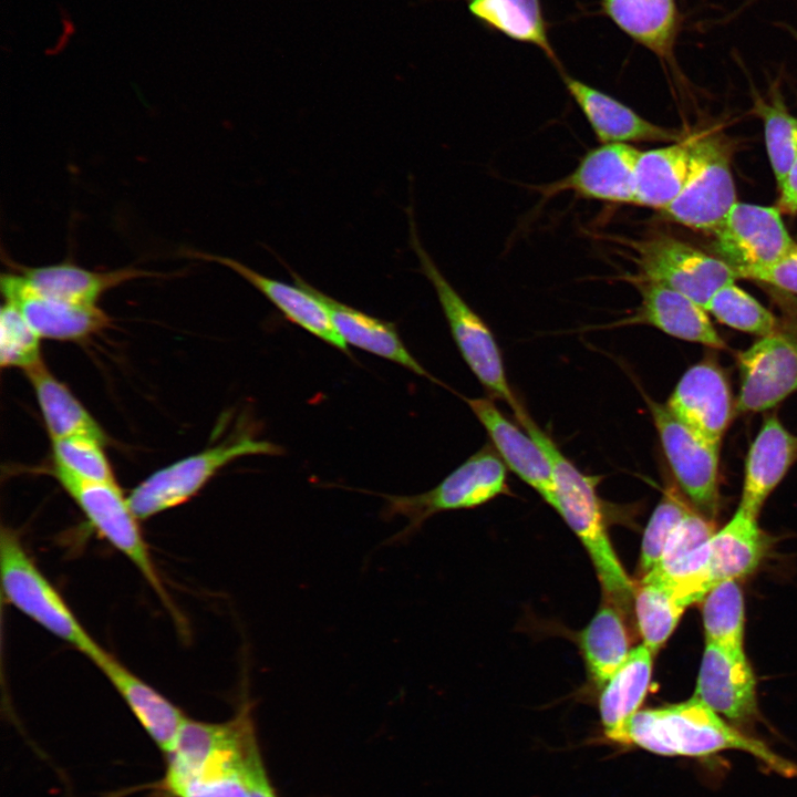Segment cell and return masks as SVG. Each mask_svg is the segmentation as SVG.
Here are the masks:
<instances>
[{"mask_svg":"<svg viewBox=\"0 0 797 797\" xmlns=\"http://www.w3.org/2000/svg\"><path fill=\"white\" fill-rule=\"evenodd\" d=\"M308 287L323 302L334 328L348 345L394 362L416 375L443 385L407 350L395 324L344 304L310 283Z\"/></svg>","mask_w":797,"mask_h":797,"instance_id":"d4e9b609","label":"cell"},{"mask_svg":"<svg viewBox=\"0 0 797 797\" xmlns=\"http://www.w3.org/2000/svg\"><path fill=\"white\" fill-rule=\"evenodd\" d=\"M641 294L639 307L609 328L646 324L662 332L714 349L726 344L715 330L707 311L689 297L667 287L644 280L625 278Z\"/></svg>","mask_w":797,"mask_h":797,"instance_id":"ac0fdd59","label":"cell"},{"mask_svg":"<svg viewBox=\"0 0 797 797\" xmlns=\"http://www.w3.org/2000/svg\"><path fill=\"white\" fill-rule=\"evenodd\" d=\"M246 775L251 797H277L263 766L258 743L247 754Z\"/></svg>","mask_w":797,"mask_h":797,"instance_id":"b9f144b4","label":"cell"},{"mask_svg":"<svg viewBox=\"0 0 797 797\" xmlns=\"http://www.w3.org/2000/svg\"><path fill=\"white\" fill-rule=\"evenodd\" d=\"M0 571L3 596L17 610L91 661L104 650L37 566L18 532L4 527L0 536Z\"/></svg>","mask_w":797,"mask_h":797,"instance_id":"5b68a950","label":"cell"},{"mask_svg":"<svg viewBox=\"0 0 797 797\" xmlns=\"http://www.w3.org/2000/svg\"><path fill=\"white\" fill-rule=\"evenodd\" d=\"M8 265L39 292L79 304H96L103 293L132 280L168 277L136 267L94 271L72 261L28 267L8 259Z\"/></svg>","mask_w":797,"mask_h":797,"instance_id":"7402d4cb","label":"cell"},{"mask_svg":"<svg viewBox=\"0 0 797 797\" xmlns=\"http://www.w3.org/2000/svg\"><path fill=\"white\" fill-rule=\"evenodd\" d=\"M641 151L631 144H601L589 151L567 176L534 187L550 198L566 192L618 205H635V167Z\"/></svg>","mask_w":797,"mask_h":797,"instance_id":"5bb4252c","label":"cell"},{"mask_svg":"<svg viewBox=\"0 0 797 797\" xmlns=\"http://www.w3.org/2000/svg\"><path fill=\"white\" fill-rule=\"evenodd\" d=\"M4 301L15 306L40 338L79 341L105 329L111 318L96 304H79L35 290L17 271L0 281Z\"/></svg>","mask_w":797,"mask_h":797,"instance_id":"2e32d148","label":"cell"},{"mask_svg":"<svg viewBox=\"0 0 797 797\" xmlns=\"http://www.w3.org/2000/svg\"><path fill=\"white\" fill-rule=\"evenodd\" d=\"M702 613L706 642L744 651V599L736 580L713 587L703 599Z\"/></svg>","mask_w":797,"mask_h":797,"instance_id":"d6a6232c","label":"cell"},{"mask_svg":"<svg viewBox=\"0 0 797 797\" xmlns=\"http://www.w3.org/2000/svg\"><path fill=\"white\" fill-rule=\"evenodd\" d=\"M738 413L767 411L797 391V337L777 331L762 337L737 358Z\"/></svg>","mask_w":797,"mask_h":797,"instance_id":"4fadbf2b","label":"cell"},{"mask_svg":"<svg viewBox=\"0 0 797 797\" xmlns=\"http://www.w3.org/2000/svg\"><path fill=\"white\" fill-rule=\"evenodd\" d=\"M714 532L715 527L710 518L700 511L691 510L677 525L659 561L646 575H660L667 571L705 544Z\"/></svg>","mask_w":797,"mask_h":797,"instance_id":"ab89813d","label":"cell"},{"mask_svg":"<svg viewBox=\"0 0 797 797\" xmlns=\"http://www.w3.org/2000/svg\"><path fill=\"white\" fill-rule=\"evenodd\" d=\"M282 453L281 446L250 435L230 438L154 472L130 493L127 500L139 520L148 519L188 501L237 458Z\"/></svg>","mask_w":797,"mask_h":797,"instance_id":"ba28073f","label":"cell"},{"mask_svg":"<svg viewBox=\"0 0 797 797\" xmlns=\"http://www.w3.org/2000/svg\"><path fill=\"white\" fill-rule=\"evenodd\" d=\"M714 249L737 278L772 266L797 244L778 207L735 203L713 232Z\"/></svg>","mask_w":797,"mask_h":797,"instance_id":"8fae6325","label":"cell"},{"mask_svg":"<svg viewBox=\"0 0 797 797\" xmlns=\"http://www.w3.org/2000/svg\"><path fill=\"white\" fill-rule=\"evenodd\" d=\"M665 405L697 436L717 446L735 410L725 373L710 360L684 372Z\"/></svg>","mask_w":797,"mask_h":797,"instance_id":"9a60e30c","label":"cell"},{"mask_svg":"<svg viewBox=\"0 0 797 797\" xmlns=\"http://www.w3.org/2000/svg\"><path fill=\"white\" fill-rule=\"evenodd\" d=\"M633 604L643 644L655 654L673 633L686 607L667 589L643 581L634 591Z\"/></svg>","mask_w":797,"mask_h":797,"instance_id":"836d02e7","label":"cell"},{"mask_svg":"<svg viewBox=\"0 0 797 797\" xmlns=\"http://www.w3.org/2000/svg\"><path fill=\"white\" fill-rule=\"evenodd\" d=\"M736 203L731 154L716 135L691 137L690 165L679 196L662 210L686 227L714 232Z\"/></svg>","mask_w":797,"mask_h":797,"instance_id":"30bf717a","label":"cell"},{"mask_svg":"<svg viewBox=\"0 0 797 797\" xmlns=\"http://www.w3.org/2000/svg\"><path fill=\"white\" fill-rule=\"evenodd\" d=\"M796 459L797 435L789 432L775 415L767 417L746 457L738 507L757 517L767 497Z\"/></svg>","mask_w":797,"mask_h":797,"instance_id":"603a6c76","label":"cell"},{"mask_svg":"<svg viewBox=\"0 0 797 797\" xmlns=\"http://www.w3.org/2000/svg\"><path fill=\"white\" fill-rule=\"evenodd\" d=\"M52 469L94 529L135 566L170 615L180 622L138 526L139 519L116 483L84 480L59 468Z\"/></svg>","mask_w":797,"mask_h":797,"instance_id":"52a82bcc","label":"cell"},{"mask_svg":"<svg viewBox=\"0 0 797 797\" xmlns=\"http://www.w3.org/2000/svg\"><path fill=\"white\" fill-rule=\"evenodd\" d=\"M183 257L210 261L238 273L262 293L291 323L302 328L329 345L351 355L348 344L333 325L323 302L309 289L308 282L290 271L296 284L266 277L229 257L185 249Z\"/></svg>","mask_w":797,"mask_h":797,"instance_id":"e0dca14e","label":"cell"},{"mask_svg":"<svg viewBox=\"0 0 797 797\" xmlns=\"http://www.w3.org/2000/svg\"><path fill=\"white\" fill-rule=\"evenodd\" d=\"M653 653L642 643L629 655L602 686L599 710L604 733L623 744L629 722L639 711L651 681Z\"/></svg>","mask_w":797,"mask_h":797,"instance_id":"484cf974","label":"cell"},{"mask_svg":"<svg viewBox=\"0 0 797 797\" xmlns=\"http://www.w3.org/2000/svg\"><path fill=\"white\" fill-rule=\"evenodd\" d=\"M607 17L632 40L666 59L676 31L674 0H602Z\"/></svg>","mask_w":797,"mask_h":797,"instance_id":"f1b7e54d","label":"cell"},{"mask_svg":"<svg viewBox=\"0 0 797 797\" xmlns=\"http://www.w3.org/2000/svg\"><path fill=\"white\" fill-rule=\"evenodd\" d=\"M104 444L86 436H73L52 441L54 467L74 477L114 483V474L103 452Z\"/></svg>","mask_w":797,"mask_h":797,"instance_id":"d590c367","label":"cell"},{"mask_svg":"<svg viewBox=\"0 0 797 797\" xmlns=\"http://www.w3.org/2000/svg\"><path fill=\"white\" fill-rule=\"evenodd\" d=\"M745 279L765 282L797 294V244L782 259L751 272Z\"/></svg>","mask_w":797,"mask_h":797,"instance_id":"60d3db41","label":"cell"},{"mask_svg":"<svg viewBox=\"0 0 797 797\" xmlns=\"http://www.w3.org/2000/svg\"><path fill=\"white\" fill-rule=\"evenodd\" d=\"M694 696L733 722L752 720L756 681L745 652L706 642Z\"/></svg>","mask_w":797,"mask_h":797,"instance_id":"d6986e66","label":"cell"},{"mask_svg":"<svg viewBox=\"0 0 797 797\" xmlns=\"http://www.w3.org/2000/svg\"><path fill=\"white\" fill-rule=\"evenodd\" d=\"M412 213L410 209L411 247L418 257L422 272L436 291L452 337L463 359L488 393L505 402L519 424H524L530 416L508 383L501 353L494 334L484 320L454 289L423 248Z\"/></svg>","mask_w":797,"mask_h":797,"instance_id":"277c9868","label":"cell"},{"mask_svg":"<svg viewBox=\"0 0 797 797\" xmlns=\"http://www.w3.org/2000/svg\"><path fill=\"white\" fill-rule=\"evenodd\" d=\"M580 643L589 674L603 686L629 655V636L619 609L603 604L581 633Z\"/></svg>","mask_w":797,"mask_h":797,"instance_id":"4dcf8cb0","label":"cell"},{"mask_svg":"<svg viewBox=\"0 0 797 797\" xmlns=\"http://www.w3.org/2000/svg\"><path fill=\"white\" fill-rule=\"evenodd\" d=\"M691 137L641 152L635 167V205L664 210L689 173Z\"/></svg>","mask_w":797,"mask_h":797,"instance_id":"83f0119b","label":"cell"},{"mask_svg":"<svg viewBox=\"0 0 797 797\" xmlns=\"http://www.w3.org/2000/svg\"><path fill=\"white\" fill-rule=\"evenodd\" d=\"M522 428L537 442L551 463L556 487L553 508L584 546L608 603L627 612L634 600V588L608 536L601 500L597 493L599 477L580 472L532 418H529Z\"/></svg>","mask_w":797,"mask_h":797,"instance_id":"7a4b0ae2","label":"cell"},{"mask_svg":"<svg viewBox=\"0 0 797 797\" xmlns=\"http://www.w3.org/2000/svg\"><path fill=\"white\" fill-rule=\"evenodd\" d=\"M757 111L764 122L767 154L780 188L797 157V118L779 102H760Z\"/></svg>","mask_w":797,"mask_h":797,"instance_id":"8d00e7d4","label":"cell"},{"mask_svg":"<svg viewBox=\"0 0 797 797\" xmlns=\"http://www.w3.org/2000/svg\"><path fill=\"white\" fill-rule=\"evenodd\" d=\"M780 189L778 208L780 211L797 214V157Z\"/></svg>","mask_w":797,"mask_h":797,"instance_id":"7bdbcfd3","label":"cell"},{"mask_svg":"<svg viewBox=\"0 0 797 797\" xmlns=\"http://www.w3.org/2000/svg\"><path fill=\"white\" fill-rule=\"evenodd\" d=\"M693 509L686 504L676 487L670 486L664 490L663 497L653 510L642 538L639 566L643 576L655 566L671 535L681 520Z\"/></svg>","mask_w":797,"mask_h":797,"instance_id":"f35d334b","label":"cell"},{"mask_svg":"<svg viewBox=\"0 0 797 797\" xmlns=\"http://www.w3.org/2000/svg\"><path fill=\"white\" fill-rule=\"evenodd\" d=\"M565 86L601 144L676 142L680 133L654 124L611 95L561 72Z\"/></svg>","mask_w":797,"mask_h":797,"instance_id":"44dd1931","label":"cell"},{"mask_svg":"<svg viewBox=\"0 0 797 797\" xmlns=\"http://www.w3.org/2000/svg\"><path fill=\"white\" fill-rule=\"evenodd\" d=\"M250 748L238 758L206 765L179 776H166V788L176 797H251L246 775Z\"/></svg>","mask_w":797,"mask_h":797,"instance_id":"1f68e13d","label":"cell"},{"mask_svg":"<svg viewBox=\"0 0 797 797\" xmlns=\"http://www.w3.org/2000/svg\"><path fill=\"white\" fill-rule=\"evenodd\" d=\"M705 310L721 323L760 338L779 331L775 315L735 282L720 288Z\"/></svg>","mask_w":797,"mask_h":797,"instance_id":"e575fe53","label":"cell"},{"mask_svg":"<svg viewBox=\"0 0 797 797\" xmlns=\"http://www.w3.org/2000/svg\"><path fill=\"white\" fill-rule=\"evenodd\" d=\"M40 337L20 310L4 301L0 312V364L27 371L42 362Z\"/></svg>","mask_w":797,"mask_h":797,"instance_id":"74e56055","label":"cell"},{"mask_svg":"<svg viewBox=\"0 0 797 797\" xmlns=\"http://www.w3.org/2000/svg\"><path fill=\"white\" fill-rule=\"evenodd\" d=\"M469 13L482 24L518 42L535 45L553 63L540 0H465Z\"/></svg>","mask_w":797,"mask_h":797,"instance_id":"f546056e","label":"cell"},{"mask_svg":"<svg viewBox=\"0 0 797 797\" xmlns=\"http://www.w3.org/2000/svg\"><path fill=\"white\" fill-rule=\"evenodd\" d=\"M645 402L679 487L711 519L718 507L720 446L697 436L665 404Z\"/></svg>","mask_w":797,"mask_h":797,"instance_id":"7c38bea8","label":"cell"},{"mask_svg":"<svg viewBox=\"0 0 797 797\" xmlns=\"http://www.w3.org/2000/svg\"><path fill=\"white\" fill-rule=\"evenodd\" d=\"M623 744L665 756L702 757L741 751L782 776L797 777L796 764L728 725L695 696L671 706L638 711L627 726Z\"/></svg>","mask_w":797,"mask_h":797,"instance_id":"6da1fadb","label":"cell"},{"mask_svg":"<svg viewBox=\"0 0 797 797\" xmlns=\"http://www.w3.org/2000/svg\"><path fill=\"white\" fill-rule=\"evenodd\" d=\"M508 469L532 487L551 507L556 504L552 466L537 442L511 423L489 398H466Z\"/></svg>","mask_w":797,"mask_h":797,"instance_id":"ffe728a7","label":"cell"},{"mask_svg":"<svg viewBox=\"0 0 797 797\" xmlns=\"http://www.w3.org/2000/svg\"><path fill=\"white\" fill-rule=\"evenodd\" d=\"M507 466L493 446L485 445L455 468L434 488L416 495H380L385 499L386 518L404 517L406 526L386 542H402L432 516L447 510L480 506L509 494Z\"/></svg>","mask_w":797,"mask_h":797,"instance_id":"8992f818","label":"cell"},{"mask_svg":"<svg viewBox=\"0 0 797 797\" xmlns=\"http://www.w3.org/2000/svg\"><path fill=\"white\" fill-rule=\"evenodd\" d=\"M111 682L154 742L167 754L186 717L159 692L103 650L93 661Z\"/></svg>","mask_w":797,"mask_h":797,"instance_id":"cb8c5ba5","label":"cell"},{"mask_svg":"<svg viewBox=\"0 0 797 797\" xmlns=\"http://www.w3.org/2000/svg\"><path fill=\"white\" fill-rule=\"evenodd\" d=\"M767 550L757 517L737 508L732 519L687 558L644 581L671 591L685 607L701 601L716 584L752 573Z\"/></svg>","mask_w":797,"mask_h":797,"instance_id":"3957f363","label":"cell"},{"mask_svg":"<svg viewBox=\"0 0 797 797\" xmlns=\"http://www.w3.org/2000/svg\"><path fill=\"white\" fill-rule=\"evenodd\" d=\"M624 244L631 249L632 260L638 268L635 275L627 278L667 287L704 309L720 288L738 279L734 270L718 257L710 256L669 235L628 239Z\"/></svg>","mask_w":797,"mask_h":797,"instance_id":"9c48e42d","label":"cell"},{"mask_svg":"<svg viewBox=\"0 0 797 797\" xmlns=\"http://www.w3.org/2000/svg\"><path fill=\"white\" fill-rule=\"evenodd\" d=\"M37 396L51 439L86 436L106 443V435L72 392L43 361L24 371Z\"/></svg>","mask_w":797,"mask_h":797,"instance_id":"4316f807","label":"cell"}]
</instances>
